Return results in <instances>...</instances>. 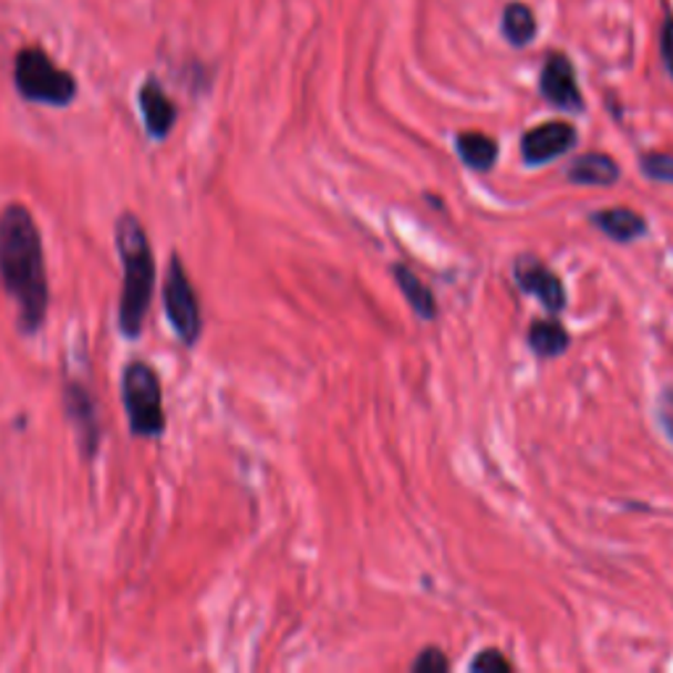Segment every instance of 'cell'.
<instances>
[{
	"mask_svg": "<svg viewBox=\"0 0 673 673\" xmlns=\"http://www.w3.org/2000/svg\"><path fill=\"white\" fill-rule=\"evenodd\" d=\"M0 284L17 306L19 332L38 334L48 319L51 284L42 235L24 203H9L0 210Z\"/></svg>",
	"mask_w": 673,
	"mask_h": 673,
	"instance_id": "cell-1",
	"label": "cell"
},
{
	"mask_svg": "<svg viewBox=\"0 0 673 673\" xmlns=\"http://www.w3.org/2000/svg\"><path fill=\"white\" fill-rule=\"evenodd\" d=\"M118 261H122V292H118V332L126 340H139L156 290V256L151 237L137 214L122 210L114 227Z\"/></svg>",
	"mask_w": 673,
	"mask_h": 673,
	"instance_id": "cell-2",
	"label": "cell"
},
{
	"mask_svg": "<svg viewBox=\"0 0 673 673\" xmlns=\"http://www.w3.org/2000/svg\"><path fill=\"white\" fill-rule=\"evenodd\" d=\"M13 87L27 103L66 108L80 95V84L72 72L61 69L42 48H21L13 59Z\"/></svg>",
	"mask_w": 673,
	"mask_h": 673,
	"instance_id": "cell-3",
	"label": "cell"
},
{
	"mask_svg": "<svg viewBox=\"0 0 673 673\" xmlns=\"http://www.w3.org/2000/svg\"><path fill=\"white\" fill-rule=\"evenodd\" d=\"M122 405L130 421L132 437L158 439L166 434L164 390L158 371L147 361H130L122 369Z\"/></svg>",
	"mask_w": 673,
	"mask_h": 673,
	"instance_id": "cell-4",
	"label": "cell"
},
{
	"mask_svg": "<svg viewBox=\"0 0 673 673\" xmlns=\"http://www.w3.org/2000/svg\"><path fill=\"white\" fill-rule=\"evenodd\" d=\"M164 311L166 321L172 324L174 334L185 348L198 345L203 334V311L198 292H195L193 279L182 263L179 252L168 258V269L164 277Z\"/></svg>",
	"mask_w": 673,
	"mask_h": 673,
	"instance_id": "cell-5",
	"label": "cell"
},
{
	"mask_svg": "<svg viewBox=\"0 0 673 673\" xmlns=\"http://www.w3.org/2000/svg\"><path fill=\"white\" fill-rule=\"evenodd\" d=\"M63 397V416H66L69 426H72L76 437V451L80 458L90 463L101 453L103 445V421H101V405L87 387V382L80 379H66L61 390Z\"/></svg>",
	"mask_w": 673,
	"mask_h": 673,
	"instance_id": "cell-6",
	"label": "cell"
},
{
	"mask_svg": "<svg viewBox=\"0 0 673 673\" xmlns=\"http://www.w3.org/2000/svg\"><path fill=\"white\" fill-rule=\"evenodd\" d=\"M514 277L524 292L537 298L545 306V311L560 313L566 308V287L550 266L539 261L535 256H521L514 263Z\"/></svg>",
	"mask_w": 673,
	"mask_h": 673,
	"instance_id": "cell-7",
	"label": "cell"
},
{
	"mask_svg": "<svg viewBox=\"0 0 673 673\" xmlns=\"http://www.w3.org/2000/svg\"><path fill=\"white\" fill-rule=\"evenodd\" d=\"M577 145V130L568 122H545L521 139V156L529 166L550 164Z\"/></svg>",
	"mask_w": 673,
	"mask_h": 673,
	"instance_id": "cell-8",
	"label": "cell"
},
{
	"mask_svg": "<svg viewBox=\"0 0 673 673\" xmlns=\"http://www.w3.org/2000/svg\"><path fill=\"white\" fill-rule=\"evenodd\" d=\"M137 105H139V114H143L147 137L161 143V139H166L168 135H172L179 111H177V103L168 97L164 84H161L156 76H147V80L139 84Z\"/></svg>",
	"mask_w": 673,
	"mask_h": 673,
	"instance_id": "cell-9",
	"label": "cell"
},
{
	"mask_svg": "<svg viewBox=\"0 0 673 673\" xmlns=\"http://www.w3.org/2000/svg\"><path fill=\"white\" fill-rule=\"evenodd\" d=\"M539 90L556 108L563 111H584V97L579 93L577 74H573L571 61L563 53H552L547 59L542 76H539Z\"/></svg>",
	"mask_w": 673,
	"mask_h": 673,
	"instance_id": "cell-10",
	"label": "cell"
},
{
	"mask_svg": "<svg viewBox=\"0 0 673 673\" xmlns=\"http://www.w3.org/2000/svg\"><path fill=\"white\" fill-rule=\"evenodd\" d=\"M592 224L602 231V235L610 237V240H615V242L640 240L644 231H648V221H644L642 216L631 208L594 210Z\"/></svg>",
	"mask_w": 673,
	"mask_h": 673,
	"instance_id": "cell-11",
	"label": "cell"
},
{
	"mask_svg": "<svg viewBox=\"0 0 673 673\" xmlns=\"http://www.w3.org/2000/svg\"><path fill=\"white\" fill-rule=\"evenodd\" d=\"M621 177V168L613 158L605 153H584L568 166V179L577 182V185H594V187H608L615 185Z\"/></svg>",
	"mask_w": 673,
	"mask_h": 673,
	"instance_id": "cell-12",
	"label": "cell"
},
{
	"mask_svg": "<svg viewBox=\"0 0 673 673\" xmlns=\"http://www.w3.org/2000/svg\"><path fill=\"white\" fill-rule=\"evenodd\" d=\"M392 273H395L397 287L403 290L405 300H408V306L416 311L418 319H424V321L437 319V298H434L432 287L426 284L424 279H421L413 269H408L405 263L392 266Z\"/></svg>",
	"mask_w": 673,
	"mask_h": 673,
	"instance_id": "cell-13",
	"label": "cell"
},
{
	"mask_svg": "<svg viewBox=\"0 0 673 673\" xmlns=\"http://www.w3.org/2000/svg\"><path fill=\"white\" fill-rule=\"evenodd\" d=\"M455 151L463 164L474 172H489L497 161V143L482 132H463L455 137Z\"/></svg>",
	"mask_w": 673,
	"mask_h": 673,
	"instance_id": "cell-14",
	"label": "cell"
},
{
	"mask_svg": "<svg viewBox=\"0 0 673 673\" xmlns=\"http://www.w3.org/2000/svg\"><path fill=\"white\" fill-rule=\"evenodd\" d=\"M568 345H571V336H568L566 327L556 319H542L535 321L529 329V348L535 350L537 358H558L563 355Z\"/></svg>",
	"mask_w": 673,
	"mask_h": 673,
	"instance_id": "cell-15",
	"label": "cell"
},
{
	"mask_svg": "<svg viewBox=\"0 0 673 673\" xmlns=\"http://www.w3.org/2000/svg\"><path fill=\"white\" fill-rule=\"evenodd\" d=\"M503 32L508 38L510 45H529L537 34V21L535 13L529 11V6L524 3H510L503 13Z\"/></svg>",
	"mask_w": 673,
	"mask_h": 673,
	"instance_id": "cell-16",
	"label": "cell"
},
{
	"mask_svg": "<svg viewBox=\"0 0 673 673\" xmlns=\"http://www.w3.org/2000/svg\"><path fill=\"white\" fill-rule=\"evenodd\" d=\"M642 172L655 182H669L673 185V156L671 153H644L640 158Z\"/></svg>",
	"mask_w": 673,
	"mask_h": 673,
	"instance_id": "cell-17",
	"label": "cell"
},
{
	"mask_svg": "<svg viewBox=\"0 0 673 673\" xmlns=\"http://www.w3.org/2000/svg\"><path fill=\"white\" fill-rule=\"evenodd\" d=\"M413 671L416 673H442L451 669V661L445 658V652L437 650V648H426L421 655L413 661L411 665Z\"/></svg>",
	"mask_w": 673,
	"mask_h": 673,
	"instance_id": "cell-18",
	"label": "cell"
},
{
	"mask_svg": "<svg viewBox=\"0 0 673 673\" xmlns=\"http://www.w3.org/2000/svg\"><path fill=\"white\" fill-rule=\"evenodd\" d=\"M472 671H514V663L503 655L500 650H482L479 655L474 658Z\"/></svg>",
	"mask_w": 673,
	"mask_h": 673,
	"instance_id": "cell-19",
	"label": "cell"
},
{
	"mask_svg": "<svg viewBox=\"0 0 673 673\" xmlns=\"http://www.w3.org/2000/svg\"><path fill=\"white\" fill-rule=\"evenodd\" d=\"M661 53L663 63L669 69V74L673 76V17H665L663 30H661Z\"/></svg>",
	"mask_w": 673,
	"mask_h": 673,
	"instance_id": "cell-20",
	"label": "cell"
},
{
	"mask_svg": "<svg viewBox=\"0 0 673 673\" xmlns=\"http://www.w3.org/2000/svg\"><path fill=\"white\" fill-rule=\"evenodd\" d=\"M665 421V429H669V434L673 437V421L671 418H663Z\"/></svg>",
	"mask_w": 673,
	"mask_h": 673,
	"instance_id": "cell-21",
	"label": "cell"
}]
</instances>
